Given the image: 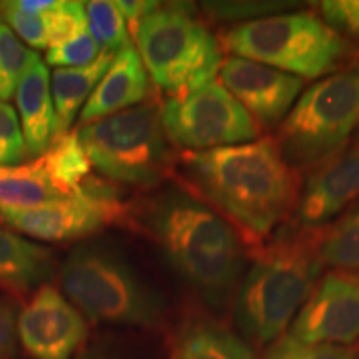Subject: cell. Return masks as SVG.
Returning <instances> with one entry per match:
<instances>
[{
  "instance_id": "1",
  "label": "cell",
  "mask_w": 359,
  "mask_h": 359,
  "mask_svg": "<svg viewBox=\"0 0 359 359\" xmlns=\"http://www.w3.org/2000/svg\"><path fill=\"white\" fill-rule=\"evenodd\" d=\"M183 170L210 203L251 236H268L298 196L294 168L269 138L187 151Z\"/></svg>"
},
{
  "instance_id": "28",
  "label": "cell",
  "mask_w": 359,
  "mask_h": 359,
  "mask_svg": "<svg viewBox=\"0 0 359 359\" xmlns=\"http://www.w3.org/2000/svg\"><path fill=\"white\" fill-rule=\"evenodd\" d=\"M27 150L19 114L6 102H0V165L12 167L25 160Z\"/></svg>"
},
{
  "instance_id": "20",
  "label": "cell",
  "mask_w": 359,
  "mask_h": 359,
  "mask_svg": "<svg viewBox=\"0 0 359 359\" xmlns=\"http://www.w3.org/2000/svg\"><path fill=\"white\" fill-rule=\"evenodd\" d=\"M35 163L65 196L74 195L88 178H92V163L85 154L77 130L53 138L50 147L35 160Z\"/></svg>"
},
{
  "instance_id": "15",
  "label": "cell",
  "mask_w": 359,
  "mask_h": 359,
  "mask_svg": "<svg viewBox=\"0 0 359 359\" xmlns=\"http://www.w3.org/2000/svg\"><path fill=\"white\" fill-rule=\"evenodd\" d=\"M148 95V74L137 47L125 45L114 60L92 95L83 105L80 123L87 125L120 111L133 109Z\"/></svg>"
},
{
  "instance_id": "16",
  "label": "cell",
  "mask_w": 359,
  "mask_h": 359,
  "mask_svg": "<svg viewBox=\"0 0 359 359\" xmlns=\"http://www.w3.org/2000/svg\"><path fill=\"white\" fill-rule=\"evenodd\" d=\"M15 102L27 150L30 155L40 156L57 137L50 74L40 58H35L22 77L15 90Z\"/></svg>"
},
{
  "instance_id": "34",
  "label": "cell",
  "mask_w": 359,
  "mask_h": 359,
  "mask_svg": "<svg viewBox=\"0 0 359 359\" xmlns=\"http://www.w3.org/2000/svg\"><path fill=\"white\" fill-rule=\"evenodd\" d=\"M356 67H358V70H359V58H358V62H356Z\"/></svg>"
},
{
  "instance_id": "10",
  "label": "cell",
  "mask_w": 359,
  "mask_h": 359,
  "mask_svg": "<svg viewBox=\"0 0 359 359\" xmlns=\"http://www.w3.org/2000/svg\"><path fill=\"white\" fill-rule=\"evenodd\" d=\"M125 206L109 183L88 178L74 195L35 208H4L0 219L45 241L77 240L123 218Z\"/></svg>"
},
{
  "instance_id": "22",
  "label": "cell",
  "mask_w": 359,
  "mask_h": 359,
  "mask_svg": "<svg viewBox=\"0 0 359 359\" xmlns=\"http://www.w3.org/2000/svg\"><path fill=\"white\" fill-rule=\"evenodd\" d=\"M323 263L338 269H359V201L349 206L318 236Z\"/></svg>"
},
{
  "instance_id": "25",
  "label": "cell",
  "mask_w": 359,
  "mask_h": 359,
  "mask_svg": "<svg viewBox=\"0 0 359 359\" xmlns=\"http://www.w3.org/2000/svg\"><path fill=\"white\" fill-rule=\"evenodd\" d=\"M354 356L356 351L353 348L306 343L288 333L269 344L263 359H354Z\"/></svg>"
},
{
  "instance_id": "11",
  "label": "cell",
  "mask_w": 359,
  "mask_h": 359,
  "mask_svg": "<svg viewBox=\"0 0 359 359\" xmlns=\"http://www.w3.org/2000/svg\"><path fill=\"white\" fill-rule=\"evenodd\" d=\"M17 338L32 359H75L88 338V325L60 291L43 285L19 311Z\"/></svg>"
},
{
  "instance_id": "31",
  "label": "cell",
  "mask_w": 359,
  "mask_h": 359,
  "mask_svg": "<svg viewBox=\"0 0 359 359\" xmlns=\"http://www.w3.org/2000/svg\"><path fill=\"white\" fill-rule=\"evenodd\" d=\"M17 306L11 299L0 298V359H12L17 354Z\"/></svg>"
},
{
  "instance_id": "32",
  "label": "cell",
  "mask_w": 359,
  "mask_h": 359,
  "mask_svg": "<svg viewBox=\"0 0 359 359\" xmlns=\"http://www.w3.org/2000/svg\"><path fill=\"white\" fill-rule=\"evenodd\" d=\"M116 6H118L120 12L123 13L125 20H128L133 27H137L147 15L155 12L161 4L150 2V0H130V2L120 0V2H116Z\"/></svg>"
},
{
  "instance_id": "7",
  "label": "cell",
  "mask_w": 359,
  "mask_h": 359,
  "mask_svg": "<svg viewBox=\"0 0 359 359\" xmlns=\"http://www.w3.org/2000/svg\"><path fill=\"white\" fill-rule=\"evenodd\" d=\"M90 163L111 182L154 187L172 168V148L155 105H137L77 130Z\"/></svg>"
},
{
  "instance_id": "18",
  "label": "cell",
  "mask_w": 359,
  "mask_h": 359,
  "mask_svg": "<svg viewBox=\"0 0 359 359\" xmlns=\"http://www.w3.org/2000/svg\"><path fill=\"white\" fill-rule=\"evenodd\" d=\"M172 359H255V354L228 327L206 318H193L175 334Z\"/></svg>"
},
{
  "instance_id": "2",
  "label": "cell",
  "mask_w": 359,
  "mask_h": 359,
  "mask_svg": "<svg viewBox=\"0 0 359 359\" xmlns=\"http://www.w3.org/2000/svg\"><path fill=\"white\" fill-rule=\"evenodd\" d=\"M143 223L170 268L205 302L217 308L230 302L246 263L245 246L230 223L180 188L148 201Z\"/></svg>"
},
{
  "instance_id": "17",
  "label": "cell",
  "mask_w": 359,
  "mask_h": 359,
  "mask_svg": "<svg viewBox=\"0 0 359 359\" xmlns=\"http://www.w3.org/2000/svg\"><path fill=\"white\" fill-rule=\"evenodd\" d=\"M55 273V257L48 248L0 230V286L30 291L45 285Z\"/></svg>"
},
{
  "instance_id": "23",
  "label": "cell",
  "mask_w": 359,
  "mask_h": 359,
  "mask_svg": "<svg viewBox=\"0 0 359 359\" xmlns=\"http://www.w3.org/2000/svg\"><path fill=\"white\" fill-rule=\"evenodd\" d=\"M85 12H87L90 34L100 45L102 50L116 53L122 50L125 45L132 43V40L128 39L127 20L116 2L92 0L85 4Z\"/></svg>"
},
{
  "instance_id": "29",
  "label": "cell",
  "mask_w": 359,
  "mask_h": 359,
  "mask_svg": "<svg viewBox=\"0 0 359 359\" xmlns=\"http://www.w3.org/2000/svg\"><path fill=\"white\" fill-rule=\"evenodd\" d=\"M286 4L283 2H206L203 8L210 15L219 20L251 22L263 17L276 15Z\"/></svg>"
},
{
  "instance_id": "14",
  "label": "cell",
  "mask_w": 359,
  "mask_h": 359,
  "mask_svg": "<svg viewBox=\"0 0 359 359\" xmlns=\"http://www.w3.org/2000/svg\"><path fill=\"white\" fill-rule=\"evenodd\" d=\"M359 201V137L309 175L298 201V223L325 226Z\"/></svg>"
},
{
  "instance_id": "27",
  "label": "cell",
  "mask_w": 359,
  "mask_h": 359,
  "mask_svg": "<svg viewBox=\"0 0 359 359\" xmlns=\"http://www.w3.org/2000/svg\"><path fill=\"white\" fill-rule=\"evenodd\" d=\"M102 48L93 35L83 32L79 37L53 45L47 50V64L58 69H75L92 64L100 55Z\"/></svg>"
},
{
  "instance_id": "30",
  "label": "cell",
  "mask_w": 359,
  "mask_h": 359,
  "mask_svg": "<svg viewBox=\"0 0 359 359\" xmlns=\"http://www.w3.org/2000/svg\"><path fill=\"white\" fill-rule=\"evenodd\" d=\"M320 11L334 32L359 40V0H326Z\"/></svg>"
},
{
  "instance_id": "12",
  "label": "cell",
  "mask_w": 359,
  "mask_h": 359,
  "mask_svg": "<svg viewBox=\"0 0 359 359\" xmlns=\"http://www.w3.org/2000/svg\"><path fill=\"white\" fill-rule=\"evenodd\" d=\"M291 336L318 344L348 346L359 339V276L327 273L296 314Z\"/></svg>"
},
{
  "instance_id": "13",
  "label": "cell",
  "mask_w": 359,
  "mask_h": 359,
  "mask_svg": "<svg viewBox=\"0 0 359 359\" xmlns=\"http://www.w3.org/2000/svg\"><path fill=\"white\" fill-rule=\"evenodd\" d=\"M218 77L255 123L264 128L275 127L288 116L304 85L296 75L235 55L222 62Z\"/></svg>"
},
{
  "instance_id": "26",
  "label": "cell",
  "mask_w": 359,
  "mask_h": 359,
  "mask_svg": "<svg viewBox=\"0 0 359 359\" xmlns=\"http://www.w3.org/2000/svg\"><path fill=\"white\" fill-rule=\"evenodd\" d=\"M53 4H55V0H53ZM48 8L42 12H25L20 7H17L15 0L13 2H0V13H2L4 20H7L15 35H19L30 47L39 48V50L50 47L47 19Z\"/></svg>"
},
{
  "instance_id": "9",
  "label": "cell",
  "mask_w": 359,
  "mask_h": 359,
  "mask_svg": "<svg viewBox=\"0 0 359 359\" xmlns=\"http://www.w3.org/2000/svg\"><path fill=\"white\" fill-rule=\"evenodd\" d=\"M160 116L168 140L188 151L241 145L257 140L259 133L248 111L217 80L168 98Z\"/></svg>"
},
{
  "instance_id": "19",
  "label": "cell",
  "mask_w": 359,
  "mask_h": 359,
  "mask_svg": "<svg viewBox=\"0 0 359 359\" xmlns=\"http://www.w3.org/2000/svg\"><path fill=\"white\" fill-rule=\"evenodd\" d=\"M115 53L102 50L92 64L75 69H57L52 75V95L55 107L57 137L69 132L79 109L87 103L92 92L107 74Z\"/></svg>"
},
{
  "instance_id": "21",
  "label": "cell",
  "mask_w": 359,
  "mask_h": 359,
  "mask_svg": "<svg viewBox=\"0 0 359 359\" xmlns=\"http://www.w3.org/2000/svg\"><path fill=\"white\" fill-rule=\"evenodd\" d=\"M65 198L37 163L24 167H0V206L4 208H35Z\"/></svg>"
},
{
  "instance_id": "5",
  "label": "cell",
  "mask_w": 359,
  "mask_h": 359,
  "mask_svg": "<svg viewBox=\"0 0 359 359\" xmlns=\"http://www.w3.org/2000/svg\"><path fill=\"white\" fill-rule=\"evenodd\" d=\"M222 45L235 57L275 67L299 79L333 72L348 53V43L314 13H276L236 24L222 34Z\"/></svg>"
},
{
  "instance_id": "8",
  "label": "cell",
  "mask_w": 359,
  "mask_h": 359,
  "mask_svg": "<svg viewBox=\"0 0 359 359\" xmlns=\"http://www.w3.org/2000/svg\"><path fill=\"white\" fill-rule=\"evenodd\" d=\"M359 128V72L331 75L296 100L283 120L280 147L293 168H318L351 142Z\"/></svg>"
},
{
  "instance_id": "6",
  "label": "cell",
  "mask_w": 359,
  "mask_h": 359,
  "mask_svg": "<svg viewBox=\"0 0 359 359\" xmlns=\"http://www.w3.org/2000/svg\"><path fill=\"white\" fill-rule=\"evenodd\" d=\"M147 74L170 98L212 83L222 67L217 39L187 6L158 7L135 27Z\"/></svg>"
},
{
  "instance_id": "4",
  "label": "cell",
  "mask_w": 359,
  "mask_h": 359,
  "mask_svg": "<svg viewBox=\"0 0 359 359\" xmlns=\"http://www.w3.org/2000/svg\"><path fill=\"white\" fill-rule=\"evenodd\" d=\"M62 290L88 320L109 325L160 327L165 299L114 246L83 243L62 264Z\"/></svg>"
},
{
  "instance_id": "33",
  "label": "cell",
  "mask_w": 359,
  "mask_h": 359,
  "mask_svg": "<svg viewBox=\"0 0 359 359\" xmlns=\"http://www.w3.org/2000/svg\"><path fill=\"white\" fill-rule=\"evenodd\" d=\"M75 359H118V358H116L114 353H110L109 349L93 346V348L83 349L79 356H75Z\"/></svg>"
},
{
  "instance_id": "3",
  "label": "cell",
  "mask_w": 359,
  "mask_h": 359,
  "mask_svg": "<svg viewBox=\"0 0 359 359\" xmlns=\"http://www.w3.org/2000/svg\"><path fill=\"white\" fill-rule=\"evenodd\" d=\"M311 230L278 235L241 278L235 316L240 330L259 344H271L306 303L320 280L323 258Z\"/></svg>"
},
{
  "instance_id": "24",
  "label": "cell",
  "mask_w": 359,
  "mask_h": 359,
  "mask_svg": "<svg viewBox=\"0 0 359 359\" xmlns=\"http://www.w3.org/2000/svg\"><path fill=\"white\" fill-rule=\"evenodd\" d=\"M39 58L34 50H29L20 39L0 22V102L8 100L29 67Z\"/></svg>"
}]
</instances>
